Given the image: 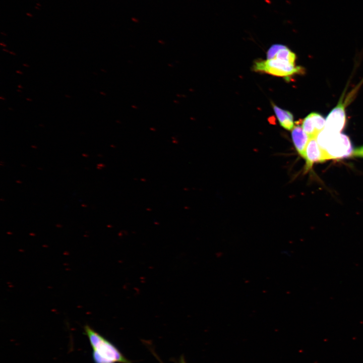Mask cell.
<instances>
[{
    "mask_svg": "<svg viewBox=\"0 0 363 363\" xmlns=\"http://www.w3.org/2000/svg\"><path fill=\"white\" fill-rule=\"evenodd\" d=\"M291 138L297 153L304 158L305 150L310 138L299 126L293 127L291 131Z\"/></svg>",
    "mask_w": 363,
    "mask_h": 363,
    "instance_id": "8992f818",
    "label": "cell"
},
{
    "mask_svg": "<svg viewBox=\"0 0 363 363\" xmlns=\"http://www.w3.org/2000/svg\"><path fill=\"white\" fill-rule=\"evenodd\" d=\"M304 158L306 160V171L311 169L316 162H322L328 160L325 152L317 142V137L310 139L305 150Z\"/></svg>",
    "mask_w": 363,
    "mask_h": 363,
    "instance_id": "5b68a950",
    "label": "cell"
},
{
    "mask_svg": "<svg viewBox=\"0 0 363 363\" xmlns=\"http://www.w3.org/2000/svg\"><path fill=\"white\" fill-rule=\"evenodd\" d=\"M309 115L312 120L316 131L319 134L325 127V119L321 114L316 112H312L309 114Z\"/></svg>",
    "mask_w": 363,
    "mask_h": 363,
    "instance_id": "9c48e42d",
    "label": "cell"
},
{
    "mask_svg": "<svg viewBox=\"0 0 363 363\" xmlns=\"http://www.w3.org/2000/svg\"><path fill=\"white\" fill-rule=\"evenodd\" d=\"M285 46L282 44H274L267 51V56L268 59L275 58L278 52Z\"/></svg>",
    "mask_w": 363,
    "mask_h": 363,
    "instance_id": "8fae6325",
    "label": "cell"
},
{
    "mask_svg": "<svg viewBox=\"0 0 363 363\" xmlns=\"http://www.w3.org/2000/svg\"><path fill=\"white\" fill-rule=\"evenodd\" d=\"M301 127L310 138L317 137L318 135L309 114L303 119Z\"/></svg>",
    "mask_w": 363,
    "mask_h": 363,
    "instance_id": "ba28073f",
    "label": "cell"
},
{
    "mask_svg": "<svg viewBox=\"0 0 363 363\" xmlns=\"http://www.w3.org/2000/svg\"><path fill=\"white\" fill-rule=\"evenodd\" d=\"M84 334L88 337L93 349L94 363H132L111 342L86 325Z\"/></svg>",
    "mask_w": 363,
    "mask_h": 363,
    "instance_id": "6da1fadb",
    "label": "cell"
},
{
    "mask_svg": "<svg viewBox=\"0 0 363 363\" xmlns=\"http://www.w3.org/2000/svg\"><path fill=\"white\" fill-rule=\"evenodd\" d=\"M26 14H27V16H29V17H32V15H31V14H29V13H26Z\"/></svg>",
    "mask_w": 363,
    "mask_h": 363,
    "instance_id": "5bb4252c",
    "label": "cell"
},
{
    "mask_svg": "<svg viewBox=\"0 0 363 363\" xmlns=\"http://www.w3.org/2000/svg\"><path fill=\"white\" fill-rule=\"evenodd\" d=\"M351 156L363 158V146L353 149L352 151Z\"/></svg>",
    "mask_w": 363,
    "mask_h": 363,
    "instance_id": "7c38bea8",
    "label": "cell"
},
{
    "mask_svg": "<svg viewBox=\"0 0 363 363\" xmlns=\"http://www.w3.org/2000/svg\"><path fill=\"white\" fill-rule=\"evenodd\" d=\"M254 69L257 72L283 77H289L301 73L302 70L300 67H296L295 65L276 58L266 60H257L254 63Z\"/></svg>",
    "mask_w": 363,
    "mask_h": 363,
    "instance_id": "3957f363",
    "label": "cell"
},
{
    "mask_svg": "<svg viewBox=\"0 0 363 363\" xmlns=\"http://www.w3.org/2000/svg\"><path fill=\"white\" fill-rule=\"evenodd\" d=\"M35 8L36 9H39V8H38L37 7H35Z\"/></svg>",
    "mask_w": 363,
    "mask_h": 363,
    "instance_id": "2e32d148",
    "label": "cell"
},
{
    "mask_svg": "<svg viewBox=\"0 0 363 363\" xmlns=\"http://www.w3.org/2000/svg\"><path fill=\"white\" fill-rule=\"evenodd\" d=\"M324 129L331 132L340 133L345 126L346 119L345 108L341 100L329 113L326 119Z\"/></svg>",
    "mask_w": 363,
    "mask_h": 363,
    "instance_id": "277c9868",
    "label": "cell"
},
{
    "mask_svg": "<svg viewBox=\"0 0 363 363\" xmlns=\"http://www.w3.org/2000/svg\"><path fill=\"white\" fill-rule=\"evenodd\" d=\"M317 140L327 160L351 156L353 150L351 141L345 134L331 132L324 129L317 135Z\"/></svg>",
    "mask_w": 363,
    "mask_h": 363,
    "instance_id": "7a4b0ae2",
    "label": "cell"
},
{
    "mask_svg": "<svg viewBox=\"0 0 363 363\" xmlns=\"http://www.w3.org/2000/svg\"><path fill=\"white\" fill-rule=\"evenodd\" d=\"M179 363H186L184 356L180 357Z\"/></svg>",
    "mask_w": 363,
    "mask_h": 363,
    "instance_id": "4fadbf2b",
    "label": "cell"
},
{
    "mask_svg": "<svg viewBox=\"0 0 363 363\" xmlns=\"http://www.w3.org/2000/svg\"><path fill=\"white\" fill-rule=\"evenodd\" d=\"M275 58L295 65L296 56L294 53L285 46L278 52Z\"/></svg>",
    "mask_w": 363,
    "mask_h": 363,
    "instance_id": "52a82bcc",
    "label": "cell"
},
{
    "mask_svg": "<svg viewBox=\"0 0 363 363\" xmlns=\"http://www.w3.org/2000/svg\"><path fill=\"white\" fill-rule=\"evenodd\" d=\"M273 107L280 124L287 119H293V115L290 112L282 109L274 104H273Z\"/></svg>",
    "mask_w": 363,
    "mask_h": 363,
    "instance_id": "30bf717a",
    "label": "cell"
},
{
    "mask_svg": "<svg viewBox=\"0 0 363 363\" xmlns=\"http://www.w3.org/2000/svg\"><path fill=\"white\" fill-rule=\"evenodd\" d=\"M36 5L39 6H40V5L39 4H38V3H37V4H36Z\"/></svg>",
    "mask_w": 363,
    "mask_h": 363,
    "instance_id": "9a60e30c",
    "label": "cell"
}]
</instances>
